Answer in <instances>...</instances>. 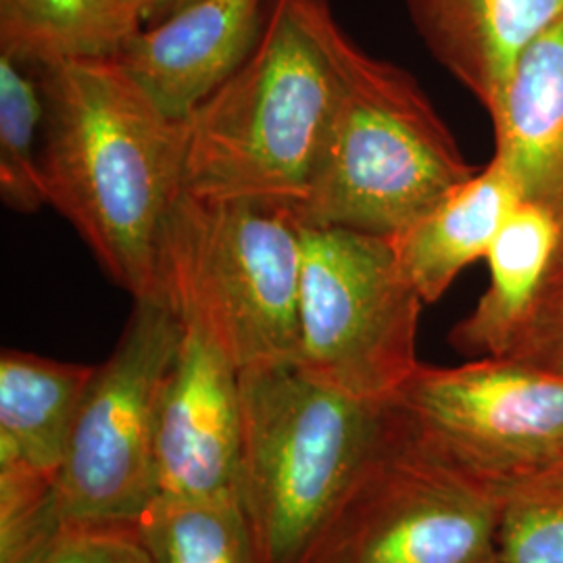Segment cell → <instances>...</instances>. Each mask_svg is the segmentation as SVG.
<instances>
[{
  "instance_id": "cell-1",
  "label": "cell",
  "mask_w": 563,
  "mask_h": 563,
  "mask_svg": "<svg viewBox=\"0 0 563 563\" xmlns=\"http://www.w3.org/2000/svg\"><path fill=\"white\" fill-rule=\"evenodd\" d=\"M38 74L48 205L109 280L134 301L163 299L159 257L184 192L186 120L165 115L115 55L42 63Z\"/></svg>"
},
{
  "instance_id": "cell-2",
  "label": "cell",
  "mask_w": 563,
  "mask_h": 563,
  "mask_svg": "<svg viewBox=\"0 0 563 563\" xmlns=\"http://www.w3.org/2000/svg\"><path fill=\"white\" fill-rule=\"evenodd\" d=\"M344 38L330 0H269L251 57L186 120L184 192L295 213L341 97Z\"/></svg>"
},
{
  "instance_id": "cell-3",
  "label": "cell",
  "mask_w": 563,
  "mask_h": 563,
  "mask_svg": "<svg viewBox=\"0 0 563 563\" xmlns=\"http://www.w3.org/2000/svg\"><path fill=\"white\" fill-rule=\"evenodd\" d=\"M236 493L255 563H316L388 423L390 401H363L292 363L241 372Z\"/></svg>"
},
{
  "instance_id": "cell-4",
  "label": "cell",
  "mask_w": 563,
  "mask_h": 563,
  "mask_svg": "<svg viewBox=\"0 0 563 563\" xmlns=\"http://www.w3.org/2000/svg\"><path fill=\"white\" fill-rule=\"evenodd\" d=\"M341 97L299 222L395 236L481 172L465 162L420 84L342 42Z\"/></svg>"
},
{
  "instance_id": "cell-5",
  "label": "cell",
  "mask_w": 563,
  "mask_h": 563,
  "mask_svg": "<svg viewBox=\"0 0 563 563\" xmlns=\"http://www.w3.org/2000/svg\"><path fill=\"white\" fill-rule=\"evenodd\" d=\"M302 239L276 205L181 192L163 232L162 297L239 369L295 363Z\"/></svg>"
},
{
  "instance_id": "cell-6",
  "label": "cell",
  "mask_w": 563,
  "mask_h": 563,
  "mask_svg": "<svg viewBox=\"0 0 563 563\" xmlns=\"http://www.w3.org/2000/svg\"><path fill=\"white\" fill-rule=\"evenodd\" d=\"M505 499L507 488L449 457L390 402L316 563H504Z\"/></svg>"
},
{
  "instance_id": "cell-7",
  "label": "cell",
  "mask_w": 563,
  "mask_h": 563,
  "mask_svg": "<svg viewBox=\"0 0 563 563\" xmlns=\"http://www.w3.org/2000/svg\"><path fill=\"white\" fill-rule=\"evenodd\" d=\"M299 346L309 378L388 402L418 369L422 297L386 236L301 223Z\"/></svg>"
},
{
  "instance_id": "cell-8",
  "label": "cell",
  "mask_w": 563,
  "mask_h": 563,
  "mask_svg": "<svg viewBox=\"0 0 563 563\" xmlns=\"http://www.w3.org/2000/svg\"><path fill=\"white\" fill-rule=\"evenodd\" d=\"M184 322L163 299L134 301L120 341L97 365L55 483L65 530H132L159 495L155 432Z\"/></svg>"
},
{
  "instance_id": "cell-9",
  "label": "cell",
  "mask_w": 563,
  "mask_h": 563,
  "mask_svg": "<svg viewBox=\"0 0 563 563\" xmlns=\"http://www.w3.org/2000/svg\"><path fill=\"white\" fill-rule=\"evenodd\" d=\"M390 402L449 457L504 488L563 460V374L530 363H420Z\"/></svg>"
},
{
  "instance_id": "cell-10",
  "label": "cell",
  "mask_w": 563,
  "mask_h": 563,
  "mask_svg": "<svg viewBox=\"0 0 563 563\" xmlns=\"http://www.w3.org/2000/svg\"><path fill=\"white\" fill-rule=\"evenodd\" d=\"M241 451V369L201 330L184 323L157 416L159 493L211 497L236 490Z\"/></svg>"
},
{
  "instance_id": "cell-11",
  "label": "cell",
  "mask_w": 563,
  "mask_h": 563,
  "mask_svg": "<svg viewBox=\"0 0 563 563\" xmlns=\"http://www.w3.org/2000/svg\"><path fill=\"white\" fill-rule=\"evenodd\" d=\"M269 0H188L115 55L165 115L188 120L251 57Z\"/></svg>"
},
{
  "instance_id": "cell-12",
  "label": "cell",
  "mask_w": 563,
  "mask_h": 563,
  "mask_svg": "<svg viewBox=\"0 0 563 563\" xmlns=\"http://www.w3.org/2000/svg\"><path fill=\"white\" fill-rule=\"evenodd\" d=\"M495 162L522 202L563 222V18L516 63L493 109Z\"/></svg>"
},
{
  "instance_id": "cell-13",
  "label": "cell",
  "mask_w": 563,
  "mask_h": 563,
  "mask_svg": "<svg viewBox=\"0 0 563 563\" xmlns=\"http://www.w3.org/2000/svg\"><path fill=\"white\" fill-rule=\"evenodd\" d=\"M426 48L490 111L523 51L563 18V0H407Z\"/></svg>"
},
{
  "instance_id": "cell-14",
  "label": "cell",
  "mask_w": 563,
  "mask_h": 563,
  "mask_svg": "<svg viewBox=\"0 0 563 563\" xmlns=\"http://www.w3.org/2000/svg\"><path fill=\"white\" fill-rule=\"evenodd\" d=\"M522 202L495 159L453 188L388 241L423 302H437L467 265L486 260L507 218Z\"/></svg>"
},
{
  "instance_id": "cell-15",
  "label": "cell",
  "mask_w": 563,
  "mask_h": 563,
  "mask_svg": "<svg viewBox=\"0 0 563 563\" xmlns=\"http://www.w3.org/2000/svg\"><path fill=\"white\" fill-rule=\"evenodd\" d=\"M97 365L4 349L0 355V465L57 483Z\"/></svg>"
},
{
  "instance_id": "cell-16",
  "label": "cell",
  "mask_w": 563,
  "mask_h": 563,
  "mask_svg": "<svg viewBox=\"0 0 563 563\" xmlns=\"http://www.w3.org/2000/svg\"><path fill=\"white\" fill-rule=\"evenodd\" d=\"M560 236V222L541 207L520 202L493 242L488 288L449 336L467 357H504L541 297Z\"/></svg>"
},
{
  "instance_id": "cell-17",
  "label": "cell",
  "mask_w": 563,
  "mask_h": 563,
  "mask_svg": "<svg viewBox=\"0 0 563 563\" xmlns=\"http://www.w3.org/2000/svg\"><path fill=\"white\" fill-rule=\"evenodd\" d=\"M139 30L125 0H0V53L32 65L113 57Z\"/></svg>"
},
{
  "instance_id": "cell-18",
  "label": "cell",
  "mask_w": 563,
  "mask_h": 563,
  "mask_svg": "<svg viewBox=\"0 0 563 563\" xmlns=\"http://www.w3.org/2000/svg\"><path fill=\"white\" fill-rule=\"evenodd\" d=\"M132 532L151 563H255L236 490L211 497L159 493Z\"/></svg>"
},
{
  "instance_id": "cell-19",
  "label": "cell",
  "mask_w": 563,
  "mask_h": 563,
  "mask_svg": "<svg viewBox=\"0 0 563 563\" xmlns=\"http://www.w3.org/2000/svg\"><path fill=\"white\" fill-rule=\"evenodd\" d=\"M44 90L38 65L0 53V197L18 213L48 205L42 172Z\"/></svg>"
},
{
  "instance_id": "cell-20",
  "label": "cell",
  "mask_w": 563,
  "mask_h": 563,
  "mask_svg": "<svg viewBox=\"0 0 563 563\" xmlns=\"http://www.w3.org/2000/svg\"><path fill=\"white\" fill-rule=\"evenodd\" d=\"M499 549L504 563H563V486L507 488Z\"/></svg>"
},
{
  "instance_id": "cell-21",
  "label": "cell",
  "mask_w": 563,
  "mask_h": 563,
  "mask_svg": "<svg viewBox=\"0 0 563 563\" xmlns=\"http://www.w3.org/2000/svg\"><path fill=\"white\" fill-rule=\"evenodd\" d=\"M32 563H151L132 530L78 528L63 532Z\"/></svg>"
},
{
  "instance_id": "cell-22",
  "label": "cell",
  "mask_w": 563,
  "mask_h": 563,
  "mask_svg": "<svg viewBox=\"0 0 563 563\" xmlns=\"http://www.w3.org/2000/svg\"><path fill=\"white\" fill-rule=\"evenodd\" d=\"M504 357L563 374V299L537 305Z\"/></svg>"
},
{
  "instance_id": "cell-23",
  "label": "cell",
  "mask_w": 563,
  "mask_h": 563,
  "mask_svg": "<svg viewBox=\"0 0 563 563\" xmlns=\"http://www.w3.org/2000/svg\"><path fill=\"white\" fill-rule=\"evenodd\" d=\"M563 299V222L560 223V236H558V246L553 253V260L549 265L547 278H544L543 290L537 305L543 302L562 301ZM534 305V307H537ZM534 311V309H532Z\"/></svg>"
},
{
  "instance_id": "cell-24",
  "label": "cell",
  "mask_w": 563,
  "mask_h": 563,
  "mask_svg": "<svg viewBox=\"0 0 563 563\" xmlns=\"http://www.w3.org/2000/svg\"><path fill=\"white\" fill-rule=\"evenodd\" d=\"M130 13L134 15V20L144 25L157 23V21L167 18L169 13H174L176 9H180L184 2L188 0H125Z\"/></svg>"
},
{
  "instance_id": "cell-25",
  "label": "cell",
  "mask_w": 563,
  "mask_h": 563,
  "mask_svg": "<svg viewBox=\"0 0 563 563\" xmlns=\"http://www.w3.org/2000/svg\"><path fill=\"white\" fill-rule=\"evenodd\" d=\"M523 484H549V486H563V460L558 463H553L547 472H543L541 476H537L534 481ZM520 484V486H523Z\"/></svg>"
}]
</instances>
